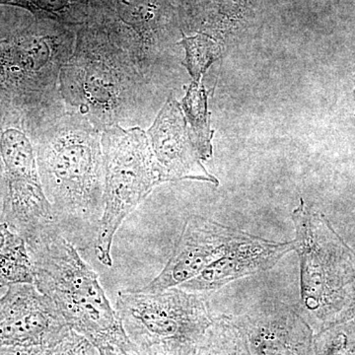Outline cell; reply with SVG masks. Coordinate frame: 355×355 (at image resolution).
<instances>
[{
	"label": "cell",
	"instance_id": "15",
	"mask_svg": "<svg viewBox=\"0 0 355 355\" xmlns=\"http://www.w3.org/2000/svg\"><path fill=\"white\" fill-rule=\"evenodd\" d=\"M0 4L27 9L36 19L57 21L76 28L86 23L90 9V0H0Z\"/></svg>",
	"mask_w": 355,
	"mask_h": 355
},
{
	"label": "cell",
	"instance_id": "2",
	"mask_svg": "<svg viewBox=\"0 0 355 355\" xmlns=\"http://www.w3.org/2000/svg\"><path fill=\"white\" fill-rule=\"evenodd\" d=\"M149 83L135 58L101 27L86 21L77 28L73 51L60 76L69 111L101 132L133 123Z\"/></svg>",
	"mask_w": 355,
	"mask_h": 355
},
{
	"label": "cell",
	"instance_id": "21",
	"mask_svg": "<svg viewBox=\"0 0 355 355\" xmlns=\"http://www.w3.org/2000/svg\"><path fill=\"white\" fill-rule=\"evenodd\" d=\"M100 354H101V355H121L111 349H100Z\"/></svg>",
	"mask_w": 355,
	"mask_h": 355
},
{
	"label": "cell",
	"instance_id": "10",
	"mask_svg": "<svg viewBox=\"0 0 355 355\" xmlns=\"http://www.w3.org/2000/svg\"><path fill=\"white\" fill-rule=\"evenodd\" d=\"M70 330L55 302L35 284H13L0 297V347L53 349Z\"/></svg>",
	"mask_w": 355,
	"mask_h": 355
},
{
	"label": "cell",
	"instance_id": "9",
	"mask_svg": "<svg viewBox=\"0 0 355 355\" xmlns=\"http://www.w3.org/2000/svg\"><path fill=\"white\" fill-rule=\"evenodd\" d=\"M173 19L170 0H90L87 21L123 46L150 81Z\"/></svg>",
	"mask_w": 355,
	"mask_h": 355
},
{
	"label": "cell",
	"instance_id": "13",
	"mask_svg": "<svg viewBox=\"0 0 355 355\" xmlns=\"http://www.w3.org/2000/svg\"><path fill=\"white\" fill-rule=\"evenodd\" d=\"M291 250L293 242L268 241L240 231L220 259L179 287L195 293L216 291L236 279L270 270Z\"/></svg>",
	"mask_w": 355,
	"mask_h": 355
},
{
	"label": "cell",
	"instance_id": "7",
	"mask_svg": "<svg viewBox=\"0 0 355 355\" xmlns=\"http://www.w3.org/2000/svg\"><path fill=\"white\" fill-rule=\"evenodd\" d=\"M105 207L94 250L102 265L113 266L112 247L121 223L162 183L146 132L114 125L101 137Z\"/></svg>",
	"mask_w": 355,
	"mask_h": 355
},
{
	"label": "cell",
	"instance_id": "18",
	"mask_svg": "<svg viewBox=\"0 0 355 355\" xmlns=\"http://www.w3.org/2000/svg\"><path fill=\"white\" fill-rule=\"evenodd\" d=\"M53 355H101L100 350L85 336L70 330L53 347Z\"/></svg>",
	"mask_w": 355,
	"mask_h": 355
},
{
	"label": "cell",
	"instance_id": "5",
	"mask_svg": "<svg viewBox=\"0 0 355 355\" xmlns=\"http://www.w3.org/2000/svg\"><path fill=\"white\" fill-rule=\"evenodd\" d=\"M77 28L35 19L25 29L1 40L0 99L28 111L64 108L60 76L73 51Z\"/></svg>",
	"mask_w": 355,
	"mask_h": 355
},
{
	"label": "cell",
	"instance_id": "12",
	"mask_svg": "<svg viewBox=\"0 0 355 355\" xmlns=\"http://www.w3.org/2000/svg\"><path fill=\"white\" fill-rule=\"evenodd\" d=\"M146 135L162 183L198 180L218 184L200 162L181 106L175 98L168 99Z\"/></svg>",
	"mask_w": 355,
	"mask_h": 355
},
{
	"label": "cell",
	"instance_id": "11",
	"mask_svg": "<svg viewBox=\"0 0 355 355\" xmlns=\"http://www.w3.org/2000/svg\"><path fill=\"white\" fill-rule=\"evenodd\" d=\"M240 231L205 217L191 216L162 272L140 291H164L195 279L223 256Z\"/></svg>",
	"mask_w": 355,
	"mask_h": 355
},
{
	"label": "cell",
	"instance_id": "19",
	"mask_svg": "<svg viewBox=\"0 0 355 355\" xmlns=\"http://www.w3.org/2000/svg\"><path fill=\"white\" fill-rule=\"evenodd\" d=\"M195 347L176 343H160L137 347L135 355H193Z\"/></svg>",
	"mask_w": 355,
	"mask_h": 355
},
{
	"label": "cell",
	"instance_id": "8",
	"mask_svg": "<svg viewBox=\"0 0 355 355\" xmlns=\"http://www.w3.org/2000/svg\"><path fill=\"white\" fill-rule=\"evenodd\" d=\"M114 309L137 347L160 343L196 347L212 324L205 298L180 287L119 291Z\"/></svg>",
	"mask_w": 355,
	"mask_h": 355
},
{
	"label": "cell",
	"instance_id": "6",
	"mask_svg": "<svg viewBox=\"0 0 355 355\" xmlns=\"http://www.w3.org/2000/svg\"><path fill=\"white\" fill-rule=\"evenodd\" d=\"M300 261V307L328 324L355 311V260L323 217L300 200L292 214Z\"/></svg>",
	"mask_w": 355,
	"mask_h": 355
},
{
	"label": "cell",
	"instance_id": "16",
	"mask_svg": "<svg viewBox=\"0 0 355 355\" xmlns=\"http://www.w3.org/2000/svg\"><path fill=\"white\" fill-rule=\"evenodd\" d=\"M182 106L187 119L190 123L191 137L197 149L200 159H207L211 156V146H210V135L209 119L207 111V95L205 89L193 81L188 89L186 97L182 102Z\"/></svg>",
	"mask_w": 355,
	"mask_h": 355
},
{
	"label": "cell",
	"instance_id": "20",
	"mask_svg": "<svg viewBox=\"0 0 355 355\" xmlns=\"http://www.w3.org/2000/svg\"><path fill=\"white\" fill-rule=\"evenodd\" d=\"M53 349L40 347H0V355H53Z\"/></svg>",
	"mask_w": 355,
	"mask_h": 355
},
{
	"label": "cell",
	"instance_id": "1",
	"mask_svg": "<svg viewBox=\"0 0 355 355\" xmlns=\"http://www.w3.org/2000/svg\"><path fill=\"white\" fill-rule=\"evenodd\" d=\"M102 132L65 110L35 137L39 174L62 234L81 250L94 247L105 200Z\"/></svg>",
	"mask_w": 355,
	"mask_h": 355
},
{
	"label": "cell",
	"instance_id": "3",
	"mask_svg": "<svg viewBox=\"0 0 355 355\" xmlns=\"http://www.w3.org/2000/svg\"><path fill=\"white\" fill-rule=\"evenodd\" d=\"M27 248L34 266L35 286L55 302L71 330L85 336L99 350L137 354V347L125 333L97 273L57 223Z\"/></svg>",
	"mask_w": 355,
	"mask_h": 355
},
{
	"label": "cell",
	"instance_id": "4",
	"mask_svg": "<svg viewBox=\"0 0 355 355\" xmlns=\"http://www.w3.org/2000/svg\"><path fill=\"white\" fill-rule=\"evenodd\" d=\"M49 119L0 99V221L31 246L57 223L44 193L35 137Z\"/></svg>",
	"mask_w": 355,
	"mask_h": 355
},
{
	"label": "cell",
	"instance_id": "17",
	"mask_svg": "<svg viewBox=\"0 0 355 355\" xmlns=\"http://www.w3.org/2000/svg\"><path fill=\"white\" fill-rule=\"evenodd\" d=\"M183 40L178 43L184 46L186 50V58L182 64L190 72L193 81H198L203 72L214 60V43L203 35L195 37H187L183 35Z\"/></svg>",
	"mask_w": 355,
	"mask_h": 355
},
{
	"label": "cell",
	"instance_id": "14",
	"mask_svg": "<svg viewBox=\"0 0 355 355\" xmlns=\"http://www.w3.org/2000/svg\"><path fill=\"white\" fill-rule=\"evenodd\" d=\"M34 266L22 237L0 222V287L34 284Z\"/></svg>",
	"mask_w": 355,
	"mask_h": 355
}]
</instances>
